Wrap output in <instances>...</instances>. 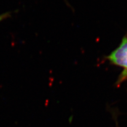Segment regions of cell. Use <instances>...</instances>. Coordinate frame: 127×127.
Returning <instances> with one entry per match:
<instances>
[{"label":"cell","mask_w":127,"mask_h":127,"mask_svg":"<svg viewBox=\"0 0 127 127\" xmlns=\"http://www.w3.org/2000/svg\"><path fill=\"white\" fill-rule=\"evenodd\" d=\"M105 59L111 65L123 69L115 83L119 86L127 80V34L123 36L120 45L105 57Z\"/></svg>","instance_id":"obj_1"},{"label":"cell","mask_w":127,"mask_h":127,"mask_svg":"<svg viewBox=\"0 0 127 127\" xmlns=\"http://www.w3.org/2000/svg\"><path fill=\"white\" fill-rule=\"evenodd\" d=\"M12 14V12L11 11H7L4 12V13L0 14V23L2 22L3 21H4L6 19L9 18V17H11Z\"/></svg>","instance_id":"obj_2"}]
</instances>
